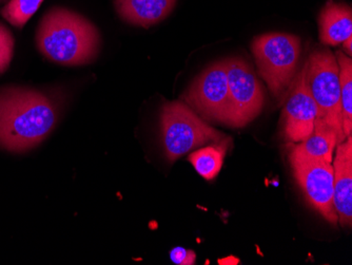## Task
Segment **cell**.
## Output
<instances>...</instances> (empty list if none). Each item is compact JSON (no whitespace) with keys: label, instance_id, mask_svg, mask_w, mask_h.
Returning <instances> with one entry per match:
<instances>
[{"label":"cell","instance_id":"cell-1","mask_svg":"<svg viewBox=\"0 0 352 265\" xmlns=\"http://www.w3.org/2000/svg\"><path fill=\"white\" fill-rule=\"evenodd\" d=\"M57 120L58 107L43 93L23 88L0 90V147L13 152L36 147Z\"/></svg>","mask_w":352,"mask_h":265},{"label":"cell","instance_id":"cell-2","mask_svg":"<svg viewBox=\"0 0 352 265\" xmlns=\"http://www.w3.org/2000/svg\"><path fill=\"white\" fill-rule=\"evenodd\" d=\"M100 45L98 31L88 19L61 8L45 14L37 32L41 52L61 65L88 64L98 55Z\"/></svg>","mask_w":352,"mask_h":265},{"label":"cell","instance_id":"cell-3","mask_svg":"<svg viewBox=\"0 0 352 265\" xmlns=\"http://www.w3.org/2000/svg\"><path fill=\"white\" fill-rule=\"evenodd\" d=\"M307 84L318 108L314 127L333 130L343 143L339 64L330 50H316L306 61Z\"/></svg>","mask_w":352,"mask_h":265},{"label":"cell","instance_id":"cell-4","mask_svg":"<svg viewBox=\"0 0 352 265\" xmlns=\"http://www.w3.org/2000/svg\"><path fill=\"white\" fill-rule=\"evenodd\" d=\"M258 73L276 98L289 90L296 76L300 56V39L286 33H268L253 39L251 45Z\"/></svg>","mask_w":352,"mask_h":265},{"label":"cell","instance_id":"cell-5","mask_svg":"<svg viewBox=\"0 0 352 265\" xmlns=\"http://www.w3.org/2000/svg\"><path fill=\"white\" fill-rule=\"evenodd\" d=\"M161 125L166 156L171 163L201 146L226 138L183 102L164 105Z\"/></svg>","mask_w":352,"mask_h":265},{"label":"cell","instance_id":"cell-6","mask_svg":"<svg viewBox=\"0 0 352 265\" xmlns=\"http://www.w3.org/2000/svg\"><path fill=\"white\" fill-rule=\"evenodd\" d=\"M227 77L230 104L226 124L245 127L262 112L264 90L250 65L239 57L227 59Z\"/></svg>","mask_w":352,"mask_h":265},{"label":"cell","instance_id":"cell-7","mask_svg":"<svg viewBox=\"0 0 352 265\" xmlns=\"http://www.w3.org/2000/svg\"><path fill=\"white\" fill-rule=\"evenodd\" d=\"M182 100L203 120L226 124L230 104L227 59L217 61L201 72L182 96Z\"/></svg>","mask_w":352,"mask_h":265},{"label":"cell","instance_id":"cell-8","mask_svg":"<svg viewBox=\"0 0 352 265\" xmlns=\"http://www.w3.org/2000/svg\"><path fill=\"white\" fill-rule=\"evenodd\" d=\"M296 181L314 207L332 225L339 223L333 202V166L325 162L290 161Z\"/></svg>","mask_w":352,"mask_h":265},{"label":"cell","instance_id":"cell-9","mask_svg":"<svg viewBox=\"0 0 352 265\" xmlns=\"http://www.w3.org/2000/svg\"><path fill=\"white\" fill-rule=\"evenodd\" d=\"M306 70L305 61L290 87L289 96L283 110L284 136L292 143L305 141L314 134L318 114V108L308 87Z\"/></svg>","mask_w":352,"mask_h":265},{"label":"cell","instance_id":"cell-10","mask_svg":"<svg viewBox=\"0 0 352 265\" xmlns=\"http://www.w3.org/2000/svg\"><path fill=\"white\" fill-rule=\"evenodd\" d=\"M333 161V202L339 223L350 226L352 223V138L348 136L336 148Z\"/></svg>","mask_w":352,"mask_h":265},{"label":"cell","instance_id":"cell-11","mask_svg":"<svg viewBox=\"0 0 352 265\" xmlns=\"http://www.w3.org/2000/svg\"><path fill=\"white\" fill-rule=\"evenodd\" d=\"M320 41L325 45H338L352 36V11L345 3L328 0L320 17Z\"/></svg>","mask_w":352,"mask_h":265},{"label":"cell","instance_id":"cell-12","mask_svg":"<svg viewBox=\"0 0 352 265\" xmlns=\"http://www.w3.org/2000/svg\"><path fill=\"white\" fill-rule=\"evenodd\" d=\"M176 0H116V7L122 19L140 27L163 21L174 9Z\"/></svg>","mask_w":352,"mask_h":265},{"label":"cell","instance_id":"cell-13","mask_svg":"<svg viewBox=\"0 0 352 265\" xmlns=\"http://www.w3.org/2000/svg\"><path fill=\"white\" fill-rule=\"evenodd\" d=\"M341 144L339 136L328 128L314 127V134L292 147L290 161L332 163L333 152Z\"/></svg>","mask_w":352,"mask_h":265},{"label":"cell","instance_id":"cell-14","mask_svg":"<svg viewBox=\"0 0 352 265\" xmlns=\"http://www.w3.org/2000/svg\"><path fill=\"white\" fill-rule=\"evenodd\" d=\"M228 141L229 138H223V141L212 143L190 154V163L204 179L210 181L219 175L228 150Z\"/></svg>","mask_w":352,"mask_h":265},{"label":"cell","instance_id":"cell-15","mask_svg":"<svg viewBox=\"0 0 352 265\" xmlns=\"http://www.w3.org/2000/svg\"><path fill=\"white\" fill-rule=\"evenodd\" d=\"M339 64L340 88H341L342 124L345 138L352 132V61L342 51H338Z\"/></svg>","mask_w":352,"mask_h":265},{"label":"cell","instance_id":"cell-16","mask_svg":"<svg viewBox=\"0 0 352 265\" xmlns=\"http://www.w3.org/2000/svg\"><path fill=\"white\" fill-rule=\"evenodd\" d=\"M43 0H10L1 15L14 27L21 28L29 21L41 7Z\"/></svg>","mask_w":352,"mask_h":265},{"label":"cell","instance_id":"cell-17","mask_svg":"<svg viewBox=\"0 0 352 265\" xmlns=\"http://www.w3.org/2000/svg\"><path fill=\"white\" fill-rule=\"evenodd\" d=\"M14 39L12 33L3 25H0V73L5 72L12 61Z\"/></svg>","mask_w":352,"mask_h":265},{"label":"cell","instance_id":"cell-18","mask_svg":"<svg viewBox=\"0 0 352 265\" xmlns=\"http://www.w3.org/2000/svg\"><path fill=\"white\" fill-rule=\"evenodd\" d=\"M170 258L172 262L179 265H192L195 264L197 255L195 252L189 251V249L184 248V247H174L170 252Z\"/></svg>","mask_w":352,"mask_h":265},{"label":"cell","instance_id":"cell-19","mask_svg":"<svg viewBox=\"0 0 352 265\" xmlns=\"http://www.w3.org/2000/svg\"><path fill=\"white\" fill-rule=\"evenodd\" d=\"M344 49H345L346 52L348 53V54L351 55L352 53V36L349 37V39H346L345 41L343 43Z\"/></svg>","mask_w":352,"mask_h":265},{"label":"cell","instance_id":"cell-20","mask_svg":"<svg viewBox=\"0 0 352 265\" xmlns=\"http://www.w3.org/2000/svg\"><path fill=\"white\" fill-rule=\"evenodd\" d=\"M0 1H3V0H0Z\"/></svg>","mask_w":352,"mask_h":265}]
</instances>
